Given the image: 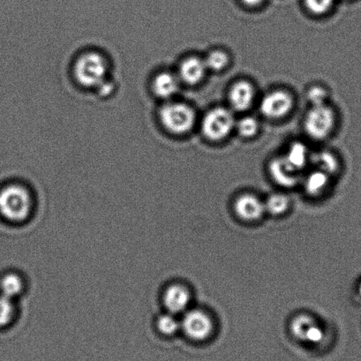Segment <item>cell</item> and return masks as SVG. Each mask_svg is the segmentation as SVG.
I'll return each mask as SVG.
<instances>
[{
    "label": "cell",
    "mask_w": 361,
    "mask_h": 361,
    "mask_svg": "<svg viewBox=\"0 0 361 361\" xmlns=\"http://www.w3.org/2000/svg\"><path fill=\"white\" fill-rule=\"evenodd\" d=\"M359 293H360V295L361 297V282H360V286H359Z\"/></svg>",
    "instance_id": "28"
},
{
    "label": "cell",
    "mask_w": 361,
    "mask_h": 361,
    "mask_svg": "<svg viewBox=\"0 0 361 361\" xmlns=\"http://www.w3.org/2000/svg\"><path fill=\"white\" fill-rule=\"evenodd\" d=\"M334 0H305L307 8L314 15L321 16L331 9Z\"/></svg>",
    "instance_id": "24"
},
{
    "label": "cell",
    "mask_w": 361,
    "mask_h": 361,
    "mask_svg": "<svg viewBox=\"0 0 361 361\" xmlns=\"http://www.w3.org/2000/svg\"><path fill=\"white\" fill-rule=\"evenodd\" d=\"M15 317V306L13 300L0 295V327H5Z\"/></svg>",
    "instance_id": "23"
},
{
    "label": "cell",
    "mask_w": 361,
    "mask_h": 361,
    "mask_svg": "<svg viewBox=\"0 0 361 361\" xmlns=\"http://www.w3.org/2000/svg\"><path fill=\"white\" fill-rule=\"evenodd\" d=\"M204 62L207 69L215 72L222 71L229 64V56L223 51H212L207 56Z\"/></svg>",
    "instance_id": "18"
},
{
    "label": "cell",
    "mask_w": 361,
    "mask_h": 361,
    "mask_svg": "<svg viewBox=\"0 0 361 361\" xmlns=\"http://www.w3.org/2000/svg\"><path fill=\"white\" fill-rule=\"evenodd\" d=\"M32 197L23 185L13 184L0 190V214L12 222H23L32 210Z\"/></svg>",
    "instance_id": "2"
},
{
    "label": "cell",
    "mask_w": 361,
    "mask_h": 361,
    "mask_svg": "<svg viewBox=\"0 0 361 361\" xmlns=\"http://www.w3.org/2000/svg\"><path fill=\"white\" fill-rule=\"evenodd\" d=\"M285 157L286 162L288 163L293 169L299 171L302 169L304 166H306L308 159L307 148L303 143L299 142H293V145L290 146L288 152H287L286 157Z\"/></svg>",
    "instance_id": "14"
},
{
    "label": "cell",
    "mask_w": 361,
    "mask_h": 361,
    "mask_svg": "<svg viewBox=\"0 0 361 361\" xmlns=\"http://www.w3.org/2000/svg\"><path fill=\"white\" fill-rule=\"evenodd\" d=\"M243 1L245 3V4L247 6H257L258 5L262 4V3L264 1V0H243Z\"/></svg>",
    "instance_id": "27"
},
{
    "label": "cell",
    "mask_w": 361,
    "mask_h": 361,
    "mask_svg": "<svg viewBox=\"0 0 361 361\" xmlns=\"http://www.w3.org/2000/svg\"><path fill=\"white\" fill-rule=\"evenodd\" d=\"M190 301V293L182 285H173L164 294V306L171 314H180L187 310Z\"/></svg>",
    "instance_id": "12"
},
{
    "label": "cell",
    "mask_w": 361,
    "mask_h": 361,
    "mask_svg": "<svg viewBox=\"0 0 361 361\" xmlns=\"http://www.w3.org/2000/svg\"><path fill=\"white\" fill-rule=\"evenodd\" d=\"M180 80L174 73L164 71L157 73L152 80V91L157 97L163 100H169L180 90Z\"/></svg>",
    "instance_id": "11"
},
{
    "label": "cell",
    "mask_w": 361,
    "mask_h": 361,
    "mask_svg": "<svg viewBox=\"0 0 361 361\" xmlns=\"http://www.w3.org/2000/svg\"><path fill=\"white\" fill-rule=\"evenodd\" d=\"M314 324V321L306 314H300L290 324V331L296 338L303 341L305 334L307 329Z\"/></svg>",
    "instance_id": "20"
},
{
    "label": "cell",
    "mask_w": 361,
    "mask_h": 361,
    "mask_svg": "<svg viewBox=\"0 0 361 361\" xmlns=\"http://www.w3.org/2000/svg\"><path fill=\"white\" fill-rule=\"evenodd\" d=\"M324 338V332L321 327H319L315 322L307 329L306 334H305L303 341L311 343H319Z\"/></svg>",
    "instance_id": "26"
},
{
    "label": "cell",
    "mask_w": 361,
    "mask_h": 361,
    "mask_svg": "<svg viewBox=\"0 0 361 361\" xmlns=\"http://www.w3.org/2000/svg\"><path fill=\"white\" fill-rule=\"evenodd\" d=\"M269 173L276 183L283 187H293L299 180L297 171L286 162L285 157H279L272 161L269 166Z\"/></svg>",
    "instance_id": "13"
},
{
    "label": "cell",
    "mask_w": 361,
    "mask_h": 361,
    "mask_svg": "<svg viewBox=\"0 0 361 361\" xmlns=\"http://www.w3.org/2000/svg\"><path fill=\"white\" fill-rule=\"evenodd\" d=\"M255 87L247 80H240L231 86L229 92V101L235 111H247L254 103Z\"/></svg>",
    "instance_id": "9"
},
{
    "label": "cell",
    "mask_w": 361,
    "mask_h": 361,
    "mask_svg": "<svg viewBox=\"0 0 361 361\" xmlns=\"http://www.w3.org/2000/svg\"><path fill=\"white\" fill-rule=\"evenodd\" d=\"M235 118L230 110L216 107L207 112L202 121L203 135L210 141L219 142L226 138L235 127Z\"/></svg>",
    "instance_id": "4"
},
{
    "label": "cell",
    "mask_w": 361,
    "mask_h": 361,
    "mask_svg": "<svg viewBox=\"0 0 361 361\" xmlns=\"http://www.w3.org/2000/svg\"><path fill=\"white\" fill-rule=\"evenodd\" d=\"M185 335L195 341H203L212 334V318L201 310H192L185 314L180 324Z\"/></svg>",
    "instance_id": "6"
},
{
    "label": "cell",
    "mask_w": 361,
    "mask_h": 361,
    "mask_svg": "<svg viewBox=\"0 0 361 361\" xmlns=\"http://www.w3.org/2000/svg\"><path fill=\"white\" fill-rule=\"evenodd\" d=\"M293 99L285 90H274L262 100L260 110L266 118L278 119L285 117L292 110Z\"/></svg>",
    "instance_id": "7"
},
{
    "label": "cell",
    "mask_w": 361,
    "mask_h": 361,
    "mask_svg": "<svg viewBox=\"0 0 361 361\" xmlns=\"http://www.w3.org/2000/svg\"><path fill=\"white\" fill-rule=\"evenodd\" d=\"M236 215L244 221H255L261 219L265 212L264 203L253 195H243L235 202Z\"/></svg>",
    "instance_id": "8"
},
{
    "label": "cell",
    "mask_w": 361,
    "mask_h": 361,
    "mask_svg": "<svg viewBox=\"0 0 361 361\" xmlns=\"http://www.w3.org/2000/svg\"><path fill=\"white\" fill-rule=\"evenodd\" d=\"M159 117L163 128L170 134L176 135L190 131L196 119L194 109L180 102H167L160 108Z\"/></svg>",
    "instance_id": "3"
},
{
    "label": "cell",
    "mask_w": 361,
    "mask_h": 361,
    "mask_svg": "<svg viewBox=\"0 0 361 361\" xmlns=\"http://www.w3.org/2000/svg\"><path fill=\"white\" fill-rule=\"evenodd\" d=\"M335 125L334 111L328 105L312 106L305 118L304 127L311 138L322 140L331 134Z\"/></svg>",
    "instance_id": "5"
},
{
    "label": "cell",
    "mask_w": 361,
    "mask_h": 361,
    "mask_svg": "<svg viewBox=\"0 0 361 361\" xmlns=\"http://www.w3.org/2000/svg\"><path fill=\"white\" fill-rule=\"evenodd\" d=\"M109 63L98 51H87L79 56L73 65V75L79 85L97 89L108 78Z\"/></svg>",
    "instance_id": "1"
},
{
    "label": "cell",
    "mask_w": 361,
    "mask_h": 361,
    "mask_svg": "<svg viewBox=\"0 0 361 361\" xmlns=\"http://www.w3.org/2000/svg\"><path fill=\"white\" fill-rule=\"evenodd\" d=\"M157 329L164 335L171 336L175 334L180 328V322L174 317L173 314L161 315L157 321Z\"/></svg>",
    "instance_id": "21"
},
{
    "label": "cell",
    "mask_w": 361,
    "mask_h": 361,
    "mask_svg": "<svg viewBox=\"0 0 361 361\" xmlns=\"http://www.w3.org/2000/svg\"><path fill=\"white\" fill-rule=\"evenodd\" d=\"M236 126L237 131L244 138H251L257 134L259 122L253 117H245L240 119Z\"/></svg>",
    "instance_id": "22"
},
{
    "label": "cell",
    "mask_w": 361,
    "mask_h": 361,
    "mask_svg": "<svg viewBox=\"0 0 361 361\" xmlns=\"http://www.w3.org/2000/svg\"><path fill=\"white\" fill-rule=\"evenodd\" d=\"M24 288L23 279L16 273H9L0 281V290L1 295L13 300L22 293Z\"/></svg>",
    "instance_id": "15"
},
{
    "label": "cell",
    "mask_w": 361,
    "mask_h": 361,
    "mask_svg": "<svg viewBox=\"0 0 361 361\" xmlns=\"http://www.w3.org/2000/svg\"><path fill=\"white\" fill-rule=\"evenodd\" d=\"M307 97L312 104V106L326 104L325 100L327 99V91L322 89V87L314 86L308 91Z\"/></svg>",
    "instance_id": "25"
},
{
    "label": "cell",
    "mask_w": 361,
    "mask_h": 361,
    "mask_svg": "<svg viewBox=\"0 0 361 361\" xmlns=\"http://www.w3.org/2000/svg\"><path fill=\"white\" fill-rule=\"evenodd\" d=\"M265 210L272 215H282L289 208V200L283 195H272L264 203Z\"/></svg>",
    "instance_id": "19"
},
{
    "label": "cell",
    "mask_w": 361,
    "mask_h": 361,
    "mask_svg": "<svg viewBox=\"0 0 361 361\" xmlns=\"http://www.w3.org/2000/svg\"><path fill=\"white\" fill-rule=\"evenodd\" d=\"M315 166L318 170L324 171L326 174H332L338 169V161L333 154L328 152H322L315 154L314 157Z\"/></svg>",
    "instance_id": "16"
},
{
    "label": "cell",
    "mask_w": 361,
    "mask_h": 361,
    "mask_svg": "<svg viewBox=\"0 0 361 361\" xmlns=\"http://www.w3.org/2000/svg\"><path fill=\"white\" fill-rule=\"evenodd\" d=\"M329 175L320 170L314 171L306 180V190L310 195H319L328 185Z\"/></svg>",
    "instance_id": "17"
},
{
    "label": "cell",
    "mask_w": 361,
    "mask_h": 361,
    "mask_svg": "<svg viewBox=\"0 0 361 361\" xmlns=\"http://www.w3.org/2000/svg\"><path fill=\"white\" fill-rule=\"evenodd\" d=\"M207 70L208 69L203 59L189 57L180 63L177 75L180 82L188 85H196L204 78Z\"/></svg>",
    "instance_id": "10"
}]
</instances>
